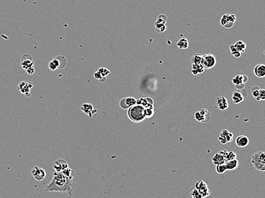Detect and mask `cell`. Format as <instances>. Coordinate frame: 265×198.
<instances>
[{
  "instance_id": "obj_21",
  "label": "cell",
  "mask_w": 265,
  "mask_h": 198,
  "mask_svg": "<svg viewBox=\"0 0 265 198\" xmlns=\"http://www.w3.org/2000/svg\"><path fill=\"white\" fill-rule=\"evenodd\" d=\"M234 46H235L236 50L239 51L241 53H243L245 52V50L246 48V44L244 42L241 40L238 41L234 44Z\"/></svg>"
},
{
  "instance_id": "obj_29",
  "label": "cell",
  "mask_w": 265,
  "mask_h": 198,
  "mask_svg": "<svg viewBox=\"0 0 265 198\" xmlns=\"http://www.w3.org/2000/svg\"><path fill=\"white\" fill-rule=\"evenodd\" d=\"M144 112L145 117H151L154 115V107H149L144 108Z\"/></svg>"
},
{
  "instance_id": "obj_5",
  "label": "cell",
  "mask_w": 265,
  "mask_h": 198,
  "mask_svg": "<svg viewBox=\"0 0 265 198\" xmlns=\"http://www.w3.org/2000/svg\"><path fill=\"white\" fill-rule=\"evenodd\" d=\"M194 118L199 122L207 123L211 119V115L208 109L206 108H202L199 111L196 112L194 114Z\"/></svg>"
},
{
  "instance_id": "obj_31",
  "label": "cell",
  "mask_w": 265,
  "mask_h": 198,
  "mask_svg": "<svg viewBox=\"0 0 265 198\" xmlns=\"http://www.w3.org/2000/svg\"><path fill=\"white\" fill-rule=\"evenodd\" d=\"M216 170L217 173H219V174H223L227 171V169H226V165L224 163V164H222L216 165Z\"/></svg>"
},
{
  "instance_id": "obj_38",
  "label": "cell",
  "mask_w": 265,
  "mask_h": 198,
  "mask_svg": "<svg viewBox=\"0 0 265 198\" xmlns=\"http://www.w3.org/2000/svg\"><path fill=\"white\" fill-rule=\"evenodd\" d=\"M258 95H259V89H254L252 91V95L255 99L258 97Z\"/></svg>"
},
{
  "instance_id": "obj_40",
  "label": "cell",
  "mask_w": 265,
  "mask_h": 198,
  "mask_svg": "<svg viewBox=\"0 0 265 198\" xmlns=\"http://www.w3.org/2000/svg\"><path fill=\"white\" fill-rule=\"evenodd\" d=\"M230 52H231V54L233 52H234L235 51L237 50L236 49V48H235V46H234V44L230 46Z\"/></svg>"
},
{
  "instance_id": "obj_34",
  "label": "cell",
  "mask_w": 265,
  "mask_h": 198,
  "mask_svg": "<svg viewBox=\"0 0 265 198\" xmlns=\"http://www.w3.org/2000/svg\"><path fill=\"white\" fill-rule=\"evenodd\" d=\"M234 159H237V154L236 153L232 152V151L228 152L226 161Z\"/></svg>"
},
{
  "instance_id": "obj_12",
  "label": "cell",
  "mask_w": 265,
  "mask_h": 198,
  "mask_svg": "<svg viewBox=\"0 0 265 198\" xmlns=\"http://www.w3.org/2000/svg\"><path fill=\"white\" fill-rule=\"evenodd\" d=\"M216 105L221 110H226L228 107V103L226 99L224 96H218L216 98Z\"/></svg>"
},
{
  "instance_id": "obj_9",
  "label": "cell",
  "mask_w": 265,
  "mask_h": 198,
  "mask_svg": "<svg viewBox=\"0 0 265 198\" xmlns=\"http://www.w3.org/2000/svg\"><path fill=\"white\" fill-rule=\"evenodd\" d=\"M32 87L33 83L27 81H22L19 83L18 85V89L22 94H24L29 97L30 96V88H32Z\"/></svg>"
},
{
  "instance_id": "obj_14",
  "label": "cell",
  "mask_w": 265,
  "mask_h": 198,
  "mask_svg": "<svg viewBox=\"0 0 265 198\" xmlns=\"http://www.w3.org/2000/svg\"><path fill=\"white\" fill-rule=\"evenodd\" d=\"M254 73L259 78H263L265 76V65L264 64H258L254 68Z\"/></svg>"
},
{
  "instance_id": "obj_36",
  "label": "cell",
  "mask_w": 265,
  "mask_h": 198,
  "mask_svg": "<svg viewBox=\"0 0 265 198\" xmlns=\"http://www.w3.org/2000/svg\"><path fill=\"white\" fill-rule=\"evenodd\" d=\"M232 56H233L234 57H235L236 58H240L241 56V53H240L239 51H238V50H236V51H235L234 52H233L231 54Z\"/></svg>"
},
{
  "instance_id": "obj_28",
  "label": "cell",
  "mask_w": 265,
  "mask_h": 198,
  "mask_svg": "<svg viewBox=\"0 0 265 198\" xmlns=\"http://www.w3.org/2000/svg\"><path fill=\"white\" fill-rule=\"evenodd\" d=\"M167 21V17L166 15L163 14H161L157 17L156 20H155V24H166Z\"/></svg>"
},
{
  "instance_id": "obj_19",
  "label": "cell",
  "mask_w": 265,
  "mask_h": 198,
  "mask_svg": "<svg viewBox=\"0 0 265 198\" xmlns=\"http://www.w3.org/2000/svg\"><path fill=\"white\" fill-rule=\"evenodd\" d=\"M205 68L202 64L192 65V73L194 75H198L204 73Z\"/></svg>"
},
{
  "instance_id": "obj_13",
  "label": "cell",
  "mask_w": 265,
  "mask_h": 198,
  "mask_svg": "<svg viewBox=\"0 0 265 198\" xmlns=\"http://www.w3.org/2000/svg\"><path fill=\"white\" fill-rule=\"evenodd\" d=\"M236 143L237 146H238L239 147L244 148L249 145V138L245 135L239 136L238 137H237L236 141Z\"/></svg>"
},
{
  "instance_id": "obj_32",
  "label": "cell",
  "mask_w": 265,
  "mask_h": 198,
  "mask_svg": "<svg viewBox=\"0 0 265 198\" xmlns=\"http://www.w3.org/2000/svg\"><path fill=\"white\" fill-rule=\"evenodd\" d=\"M190 196L192 198H203L202 196L201 195V194H200L199 191L197 190H196V188H194L190 192Z\"/></svg>"
},
{
  "instance_id": "obj_24",
  "label": "cell",
  "mask_w": 265,
  "mask_h": 198,
  "mask_svg": "<svg viewBox=\"0 0 265 198\" xmlns=\"http://www.w3.org/2000/svg\"><path fill=\"white\" fill-rule=\"evenodd\" d=\"M61 173L65 176L69 178L70 179H74L75 178V172L73 169L70 168H67L65 169H64V171H62Z\"/></svg>"
},
{
  "instance_id": "obj_1",
  "label": "cell",
  "mask_w": 265,
  "mask_h": 198,
  "mask_svg": "<svg viewBox=\"0 0 265 198\" xmlns=\"http://www.w3.org/2000/svg\"><path fill=\"white\" fill-rule=\"evenodd\" d=\"M74 188V179H70L61 172L54 171L52 181L45 187L44 191L46 192H66L70 195H72Z\"/></svg>"
},
{
  "instance_id": "obj_22",
  "label": "cell",
  "mask_w": 265,
  "mask_h": 198,
  "mask_svg": "<svg viewBox=\"0 0 265 198\" xmlns=\"http://www.w3.org/2000/svg\"><path fill=\"white\" fill-rule=\"evenodd\" d=\"M177 46L181 50H185L189 47V42L187 38H181L177 43Z\"/></svg>"
},
{
  "instance_id": "obj_17",
  "label": "cell",
  "mask_w": 265,
  "mask_h": 198,
  "mask_svg": "<svg viewBox=\"0 0 265 198\" xmlns=\"http://www.w3.org/2000/svg\"><path fill=\"white\" fill-rule=\"evenodd\" d=\"M224 164L226 165L227 171H232L238 168L239 163L237 159H234L226 161Z\"/></svg>"
},
{
  "instance_id": "obj_4",
  "label": "cell",
  "mask_w": 265,
  "mask_h": 198,
  "mask_svg": "<svg viewBox=\"0 0 265 198\" xmlns=\"http://www.w3.org/2000/svg\"><path fill=\"white\" fill-rule=\"evenodd\" d=\"M202 64L205 69H212L216 64V58L212 54H205L202 56Z\"/></svg>"
},
{
  "instance_id": "obj_3",
  "label": "cell",
  "mask_w": 265,
  "mask_h": 198,
  "mask_svg": "<svg viewBox=\"0 0 265 198\" xmlns=\"http://www.w3.org/2000/svg\"><path fill=\"white\" fill-rule=\"evenodd\" d=\"M237 17L234 14H224L220 20L221 25L226 29L232 28L234 25L235 22L236 21Z\"/></svg>"
},
{
  "instance_id": "obj_11",
  "label": "cell",
  "mask_w": 265,
  "mask_h": 198,
  "mask_svg": "<svg viewBox=\"0 0 265 198\" xmlns=\"http://www.w3.org/2000/svg\"><path fill=\"white\" fill-rule=\"evenodd\" d=\"M53 168L57 172H61L62 171L69 167L67 161L64 159H58L54 162L53 165Z\"/></svg>"
},
{
  "instance_id": "obj_27",
  "label": "cell",
  "mask_w": 265,
  "mask_h": 198,
  "mask_svg": "<svg viewBox=\"0 0 265 198\" xmlns=\"http://www.w3.org/2000/svg\"><path fill=\"white\" fill-rule=\"evenodd\" d=\"M154 28L155 31L158 33H162L165 32L167 29V25L162 24H155L154 23Z\"/></svg>"
},
{
  "instance_id": "obj_30",
  "label": "cell",
  "mask_w": 265,
  "mask_h": 198,
  "mask_svg": "<svg viewBox=\"0 0 265 198\" xmlns=\"http://www.w3.org/2000/svg\"><path fill=\"white\" fill-rule=\"evenodd\" d=\"M232 83L235 85L240 84L241 83H243V75L238 74V75H237L236 76H235L232 79Z\"/></svg>"
},
{
  "instance_id": "obj_25",
  "label": "cell",
  "mask_w": 265,
  "mask_h": 198,
  "mask_svg": "<svg viewBox=\"0 0 265 198\" xmlns=\"http://www.w3.org/2000/svg\"><path fill=\"white\" fill-rule=\"evenodd\" d=\"M202 56L200 54H194L191 58V62L193 64H202Z\"/></svg>"
},
{
  "instance_id": "obj_18",
  "label": "cell",
  "mask_w": 265,
  "mask_h": 198,
  "mask_svg": "<svg viewBox=\"0 0 265 198\" xmlns=\"http://www.w3.org/2000/svg\"><path fill=\"white\" fill-rule=\"evenodd\" d=\"M212 161L213 164L216 165L224 164L226 162V160L224 156L220 153H216L212 157Z\"/></svg>"
},
{
  "instance_id": "obj_41",
  "label": "cell",
  "mask_w": 265,
  "mask_h": 198,
  "mask_svg": "<svg viewBox=\"0 0 265 198\" xmlns=\"http://www.w3.org/2000/svg\"><path fill=\"white\" fill-rule=\"evenodd\" d=\"M248 78L246 75H243V83H246L247 81Z\"/></svg>"
},
{
  "instance_id": "obj_10",
  "label": "cell",
  "mask_w": 265,
  "mask_h": 198,
  "mask_svg": "<svg viewBox=\"0 0 265 198\" xmlns=\"http://www.w3.org/2000/svg\"><path fill=\"white\" fill-rule=\"evenodd\" d=\"M21 66L25 70L34 66V63L32 60V57L29 54H25L21 58Z\"/></svg>"
},
{
  "instance_id": "obj_39",
  "label": "cell",
  "mask_w": 265,
  "mask_h": 198,
  "mask_svg": "<svg viewBox=\"0 0 265 198\" xmlns=\"http://www.w3.org/2000/svg\"><path fill=\"white\" fill-rule=\"evenodd\" d=\"M245 83H241L240 84H238V85H235V87H236V88H237V89H238V90H241V89H242L244 87H245Z\"/></svg>"
},
{
  "instance_id": "obj_33",
  "label": "cell",
  "mask_w": 265,
  "mask_h": 198,
  "mask_svg": "<svg viewBox=\"0 0 265 198\" xmlns=\"http://www.w3.org/2000/svg\"><path fill=\"white\" fill-rule=\"evenodd\" d=\"M257 101L265 100V90L263 89H259V95L258 97L256 98Z\"/></svg>"
},
{
  "instance_id": "obj_16",
  "label": "cell",
  "mask_w": 265,
  "mask_h": 198,
  "mask_svg": "<svg viewBox=\"0 0 265 198\" xmlns=\"http://www.w3.org/2000/svg\"><path fill=\"white\" fill-rule=\"evenodd\" d=\"M136 103H137V101L134 98L128 97L127 99L123 100V101L121 102V105L122 107L125 109H127L134 105Z\"/></svg>"
},
{
  "instance_id": "obj_7",
  "label": "cell",
  "mask_w": 265,
  "mask_h": 198,
  "mask_svg": "<svg viewBox=\"0 0 265 198\" xmlns=\"http://www.w3.org/2000/svg\"><path fill=\"white\" fill-rule=\"evenodd\" d=\"M32 175L35 180L38 182H41L46 177V173L45 169L38 166H36L32 169Z\"/></svg>"
},
{
  "instance_id": "obj_20",
  "label": "cell",
  "mask_w": 265,
  "mask_h": 198,
  "mask_svg": "<svg viewBox=\"0 0 265 198\" xmlns=\"http://www.w3.org/2000/svg\"><path fill=\"white\" fill-rule=\"evenodd\" d=\"M244 100L243 95L239 91H235L232 93V100L234 104H240Z\"/></svg>"
},
{
  "instance_id": "obj_8",
  "label": "cell",
  "mask_w": 265,
  "mask_h": 198,
  "mask_svg": "<svg viewBox=\"0 0 265 198\" xmlns=\"http://www.w3.org/2000/svg\"><path fill=\"white\" fill-rule=\"evenodd\" d=\"M233 139V134L227 129H223L218 137V140L222 145L232 142Z\"/></svg>"
},
{
  "instance_id": "obj_26",
  "label": "cell",
  "mask_w": 265,
  "mask_h": 198,
  "mask_svg": "<svg viewBox=\"0 0 265 198\" xmlns=\"http://www.w3.org/2000/svg\"><path fill=\"white\" fill-rule=\"evenodd\" d=\"M252 164H253L254 167L255 168V169L258 170L261 172H264L265 171V163H262V162H257V161H254V162H251Z\"/></svg>"
},
{
  "instance_id": "obj_6",
  "label": "cell",
  "mask_w": 265,
  "mask_h": 198,
  "mask_svg": "<svg viewBox=\"0 0 265 198\" xmlns=\"http://www.w3.org/2000/svg\"><path fill=\"white\" fill-rule=\"evenodd\" d=\"M195 188L199 191L203 198H207L210 195V191L208 189V186L202 180H199L196 182Z\"/></svg>"
},
{
  "instance_id": "obj_23",
  "label": "cell",
  "mask_w": 265,
  "mask_h": 198,
  "mask_svg": "<svg viewBox=\"0 0 265 198\" xmlns=\"http://www.w3.org/2000/svg\"><path fill=\"white\" fill-rule=\"evenodd\" d=\"M49 68L52 70H56L58 68H60V62L59 58L58 57L54 58L49 62Z\"/></svg>"
},
{
  "instance_id": "obj_2",
  "label": "cell",
  "mask_w": 265,
  "mask_h": 198,
  "mask_svg": "<svg viewBox=\"0 0 265 198\" xmlns=\"http://www.w3.org/2000/svg\"><path fill=\"white\" fill-rule=\"evenodd\" d=\"M129 116L131 120L135 122L142 121L146 118L144 108L138 104L132 106L129 111Z\"/></svg>"
},
{
  "instance_id": "obj_35",
  "label": "cell",
  "mask_w": 265,
  "mask_h": 198,
  "mask_svg": "<svg viewBox=\"0 0 265 198\" xmlns=\"http://www.w3.org/2000/svg\"><path fill=\"white\" fill-rule=\"evenodd\" d=\"M98 72L100 73V74H101V76H103L102 77L108 76L109 74L110 73V71H109L105 68H100V69H99Z\"/></svg>"
},
{
  "instance_id": "obj_15",
  "label": "cell",
  "mask_w": 265,
  "mask_h": 198,
  "mask_svg": "<svg viewBox=\"0 0 265 198\" xmlns=\"http://www.w3.org/2000/svg\"><path fill=\"white\" fill-rule=\"evenodd\" d=\"M262 162L265 163V153L263 151H258L254 153L251 156V162Z\"/></svg>"
},
{
  "instance_id": "obj_37",
  "label": "cell",
  "mask_w": 265,
  "mask_h": 198,
  "mask_svg": "<svg viewBox=\"0 0 265 198\" xmlns=\"http://www.w3.org/2000/svg\"><path fill=\"white\" fill-rule=\"evenodd\" d=\"M26 72L29 74H32L34 73V71H35V69H34V66H32V67H30V68H29L28 69H26Z\"/></svg>"
}]
</instances>
